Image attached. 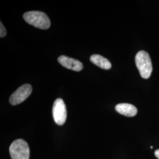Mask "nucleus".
<instances>
[{"label": "nucleus", "instance_id": "f257e3e1", "mask_svg": "<svg viewBox=\"0 0 159 159\" xmlns=\"http://www.w3.org/2000/svg\"><path fill=\"white\" fill-rule=\"evenodd\" d=\"M24 20L29 24L36 28L46 30L51 25L50 20L44 12L38 11H32L25 12L23 15Z\"/></svg>", "mask_w": 159, "mask_h": 159}, {"label": "nucleus", "instance_id": "7ed1b4c3", "mask_svg": "<svg viewBox=\"0 0 159 159\" xmlns=\"http://www.w3.org/2000/svg\"><path fill=\"white\" fill-rule=\"evenodd\" d=\"M12 159H30V148L27 143L23 139H17L12 143L10 148Z\"/></svg>", "mask_w": 159, "mask_h": 159}, {"label": "nucleus", "instance_id": "0eeeda50", "mask_svg": "<svg viewBox=\"0 0 159 159\" xmlns=\"http://www.w3.org/2000/svg\"><path fill=\"white\" fill-rule=\"evenodd\" d=\"M116 110L123 116L127 117H133L135 116L137 113L136 107L128 103H120L116 106Z\"/></svg>", "mask_w": 159, "mask_h": 159}, {"label": "nucleus", "instance_id": "20e7f679", "mask_svg": "<svg viewBox=\"0 0 159 159\" xmlns=\"http://www.w3.org/2000/svg\"><path fill=\"white\" fill-rule=\"evenodd\" d=\"M52 116L54 121L58 125H63L65 123L67 119V110L61 98H57L54 102Z\"/></svg>", "mask_w": 159, "mask_h": 159}, {"label": "nucleus", "instance_id": "423d86ee", "mask_svg": "<svg viewBox=\"0 0 159 159\" xmlns=\"http://www.w3.org/2000/svg\"><path fill=\"white\" fill-rule=\"evenodd\" d=\"M58 61L64 67L75 71H80L83 68V65L81 62L74 58L65 56H61L58 57Z\"/></svg>", "mask_w": 159, "mask_h": 159}, {"label": "nucleus", "instance_id": "39448f33", "mask_svg": "<svg viewBox=\"0 0 159 159\" xmlns=\"http://www.w3.org/2000/svg\"><path fill=\"white\" fill-rule=\"evenodd\" d=\"M32 87L30 84H26L20 86L10 98V104L16 106L24 102L32 93Z\"/></svg>", "mask_w": 159, "mask_h": 159}, {"label": "nucleus", "instance_id": "6e6552de", "mask_svg": "<svg viewBox=\"0 0 159 159\" xmlns=\"http://www.w3.org/2000/svg\"><path fill=\"white\" fill-rule=\"evenodd\" d=\"M90 61L94 64L104 70H109L111 67V64L108 60L98 54H93L90 57Z\"/></svg>", "mask_w": 159, "mask_h": 159}, {"label": "nucleus", "instance_id": "1a4fd4ad", "mask_svg": "<svg viewBox=\"0 0 159 159\" xmlns=\"http://www.w3.org/2000/svg\"><path fill=\"white\" fill-rule=\"evenodd\" d=\"M0 24H1V27H1V29H0V37L1 38H2V37H4L6 36V34H7V31H6V29H5L4 25L2 24V23L1 22Z\"/></svg>", "mask_w": 159, "mask_h": 159}, {"label": "nucleus", "instance_id": "f03ea898", "mask_svg": "<svg viewBox=\"0 0 159 159\" xmlns=\"http://www.w3.org/2000/svg\"><path fill=\"white\" fill-rule=\"evenodd\" d=\"M135 62L140 74L143 79H148L152 73V63L147 52L140 51L135 57Z\"/></svg>", "mask_w": 159, "mask_h": 159}, {"label": "nucleus", "instance_id": "9d476101", "mask_svg": "<svg viewBox=\"0 0 159 159\" xmlns=\"http://www.w3.org/2000/svg\"><path fill=\"white\" fill-rule=\"evenodd\" d=\"M154 154H155L156 157L157 159H159V149H157V150H156L155 151Z\"/></svg>", "mask_w": 159, "mask_h": 159}]
</instances>
